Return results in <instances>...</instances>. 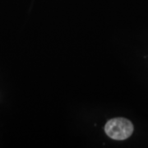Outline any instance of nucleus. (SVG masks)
I'll return each mask as SVG.
<instances>
[{"label": "nucleus", "instance_id": "1", "mask_svg": "<svg viewBox=\"0 0 148 148\" xmlns=\"http://www.w3.org/2000/svg\"><path fill=\"white\" fill-rule=\"evenodd\" d=\"M105 131L112 139L125 140L132 135L133 125L127 119L115 118L106 123Z\"/></svg>", "mask_w": 148, "mask_h": 148}]
</instances>
